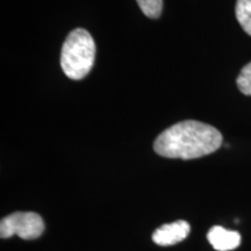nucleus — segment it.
Here are the masks:
<instances>
[{"label":"nucleus","instance_id":"nucleus-1","mask_svg":"<svg viewBox=\"0 0 251 251\" xmlns=\"http://www.w3.org/2000/svg\"><path fill=\"white\" fill-rule=\"evenodd\" d=\"M222 135L211 125L187 120L178 122L157 137L153 149L159 156L168 158L194 159L218 150Z\"/></svg>","mask_w":251,"mask_h":251},{"label":"nucleus","instance_id":"nucleus-2","mask_svg":"<svg viewBox=\"0 0 251 251\" xmlns=\"http://www.w3.org/2000/svg\"><path fill=\"white\" fill-rule=\"evenodd\" d=\"M96 56V45L89 31L77 28L69 34L62 48L61 65L67 77L83 79L91 71Z\"/></svg>","mask_w":251,"mask_h":251},{"label":"nucleus","instance_id":"nucleus-3","mask_svg":"<svg viewBox=\"0 0 251 251\" xmlns=\"http://www.w3.org/2000/svg\"><path fill=\"white\" fill-rule=\"evenodd\" d=\"M45 231V222L37 213L17 212L0 222V236L8 238L17 235L24 240H35Z\"/></svg>","mask_w":251,"mask_h":251},{"label":"nucleus","instance_id":"nucleus-4","mask_svg":"<svg viewBox=\"0 0 251 251\" xmlns=\"http://www.w3.org/2000/svg\"><path fill=\"white\" fill-rule=\"evenodd\" d=\"M191 231V226L184 220L163 225L152 234V241L162 247L174 246L184 241Z\"/></svg>","mask_w":251,"mask_h":251},{"label":"nucleus","instance_id":"nucleus-5","mask_svg":"<svg viewBox=\"0 0 251 251\" xmlns=\"http://www.w3.org/2000/svg\"><path fill=\"white\" fill-rule=\"evenodd\" d=\"M209 243L218 251L234 250L241 244V235L235 230H228L221 226H214L207 234Z\"/></svg>","mask_w":251,"mask_h":251},{"label":"nucleus","instance_id":"nucleus-6","mask_svg":"<svg viewBox=\"0 0 251 251\" xmlns=\"http://www.w3.org/2000/svg\"><path fill=\"white\" fill-rule=\"evenodd\" d=\"M235 13L241 27L251 36V0H237Z\"/></svg>","mask_w":251,"mask_h":251},{"label":"nucleus","instance_id":"nucleus-7","mask_svg":"<svg viewBox=\"0 0 251 251\" xmlns=\"http://www.w3.org/2000/svg\"><path fill=\"white\" fill-rule=\"evenodd\" d=\"M141 11L148 18L156 19L162 13L163 0H136Z\"/></svg>","mask_w":251,"mask_h":251},{"label":"nucleus","instance_id":"nucleus-8","mask_svg":"<svg viewBox=\"0 0 251 251\" xmlns=\"http://www.w3.org/2000/svg\"><path fill=\"white\" fill-rule=\"evenodd\" d=\"M236 83L241 92L246 96H251V62L241 70Z\"/></svg>","mask_w":251,"mask_h":251}]
</instances>
